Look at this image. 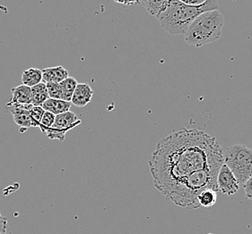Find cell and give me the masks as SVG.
I'll return each mask as SVG.
<instances>
[{
  "label": "cell",
  "mask_w": 252,
  "mask_h": 234,
  "mask_svg": "<svg viewBox=\"0 0 252 234\" xmlns=\"http://www.w3.org/2000/svg\"><path fill=\"white\" fill-rule=\"evenodd\" d=\"M93 96H94V90L88 84L78 83L71 99V104L79 108L86 107V105L91 102Z\"/></svg>",
  "instance_id": "obj_9"
},
{
  "label": "cell",
  "mask_w": 252,
  "mask_h": 234,
  "mask_svg": "<svg viewBox=\"0 0 252 234\" xmlns=\"http://www.w3.org/2000/svg\"><path fill=\"white\" fill-rule=\"evenodd\" d=\"M215 0H205L199 5H188L183 0H172L165 10L157 17L160 26L172 36H185L189 27L198 15L205 12L218 10Z\"/></svg>",
  "instance_id": "obj_3"
},
{
  "label": "cell",
  "mask_w": 252,
  "mask_h": 234,
  "mask_svg": "<svg viewBox=\"0 0 252 234\" xmlns=\"http://www.w3.org/2000/svg\"><path fill=\"white\" fill-rule=\"evenodd\" d=\"M217 182L218 191H221L223 195H232L237 193L240 189L237 179L224 163L221 166L217 174Z\"/></svg>",
  "instance_id": "obj_8"
},
{
  "label": "cell",
  "mask_w": 252,
  "mask_h": 234,
  "mask_svg": "<svg viewBox=\"0 0 252 234\" xmlns=\"http://www.w3.org/2000/svg\"><path fill=\"white\" fill-rule=\"evenodd\" d=\"M242 187L244 189L246 198L252 200V176L248 179L246 183L244 184Z\"/></svg>",
  "instance_id": "obj_21"
},
{
  "label": "cell",
  "mask_w": 252,
  "mask_h": 234,
  "mask_svg": "<svg viewBox=\"0 0 252 234\" xmlns=\"http://www.w3.org/2000/svg\"><path fill=\"white\" fill-rule=\"evenodd\" d=\"M12 98L10 104H20V105H30L32 104V89L31 87L21 85L14 87L11 90Z\"/></svg>",
  "instance_id": "obj_11"
},
{
  "label": "cell",
  "mask_w": 252,
  "mask_h": 234,
  "mask_svg": "<svg viewBox=\"0 0 252 234\" xmlns=\"http://www.w3.org/2000/svg\"><path fill=\"white\" fill-rule=\"evenodd\" d=\"M81 121L75 113H63L55 117L53 126L46 132V136L51 140H59L63 142L65 140L66 132L80 124Z\"/></svg>",
  "instance_id": "obj_6"
},
{
  "label": "cell",
  "mask_w": 252,
  "mask_h": 234,
  "mask_svg": "<svg viewBox=\"0 0 252 234\" xmlns=\"http://www.w3.org/2000/svg\"><path fill=\"white\" fill-rule=\"evenodd\" d=\"M55 122V116L52 115L51 113L46 112L44 113L42 119L40 121V132H43L45 134L47 131H49L54 124Z\"/></svg>",
  "instance_id": "obj_19"
},
{
  "label": "cell",
  "mask_w": 252,
  "mask_h": 234,
  "mask_svg": "<svg viewBox=\"0 0 252 234\" xmlns=\"http://www.w3.org/2000/svg\"><path fill=\"white\" fill-rule=\"evenodd\" d=\"M222 164L223 152L216 137L187 128L172 132L157 143L148 162L154 185L163 196L191 174L220 169Z\"/></svg>",
  "instance_id": "obj_1"
},
{
  "label": "cell",
  "mask_w": 252,
  "mask_h": 234,
  "mask_svg": "<svg viewBox=\"0 0 252 234\" xmlns=\"http://www.w3.org/2000/svg\"><path fill=\"white\" fill-rule=\"evenodd\" d=\"M223 163L231 169L240 186L252 176V150L243 144H235L223 152Z\"/></svg>",
  "instance_id": "obj_5"
},
{
  "label": "cell",
  "mask_w": 252,
  "mask_h": 234,
  "mask_svg": "<svg viewBox=\"0 0 252 234\" xmlns=\"http://www.w3.org/2000/svg\"><path fill=\"white\" fill-rule=\"evenodd\" d=\"M32 105H20V104H10L5 106V111L10 113L13 116L15 123L20 128L21 132H26L28 128L32 127L30 110Z\"/></svg>",
  "instance_id": "obj_7"
},
{
  "label": "cell",
  "mask_w": 252,
  "mask_h": 234,
  "mask_svg": "<svg viewBox=\"0 0 252 234\" xmlns=\"http://www.w3.org/2000/svg\"><path fill=\"white\" fill-rule=\"evenodd\" d=\"M32 89V105L33 107H42V105L50 98L45 83L41 82Z\"/></svg>",
  "instance_id": "obj_13"
},
{
  "label": "cell",
  "mask_w": 252,
  "mask_h": 234,
  "mask_svg": "<svg viewBox=\"0 0 252 234\" xmlns=\"http://www.w3.org/2000/svg\"><path fill=\"white\" fill-rule=\"evenodd\" d=\"M219 169H204L191 174L184 180L174 186L165 197L182 208L195 210L200 205L197 202V195L206 189H217V174Z\"/></svg>",
  "instance_id": "obj_2"
},
{
  "label": "cell",
  "mask_w": 252,
  "mask_h": 234,
  "mask_svg": "<svg viewBox=\"0 0 252 234\" xmlns=\"http://www.w3.org/2000/svg\"><path fill=\"white\" fill-rule=\"evenodd\" d=\"M46 87L50 98L62 100V88L60 83H47Z\"/></svg>",
  "instance_id": "obj_20"
},
{
  "label": "cell",
  "mask_w": 252,
  "mask_h": 234,
  "mask_svg": "<svg viewBox=\"0 0 252 234\" xmlns=\"http://www.w3.org/2000/svg\"><path fill=\"white\" fill-rule=\"evenodd\" d=\"M12 234V233H5V234Z\"/></svg>",
  "instance_id": "obj_23"
},
{
  "label": "cell",
  "mask_w": 252,
  "mask_h": 234,
  "mask_svg": "<svg viewBox=\"0 0 252 234\" xmlns=\"http://www.w3.org/2000/svg\"><path fill=\"white\" fill-rule=\"evenodd\" d=\"M22 82L26 87H35L42 82V72L35 68L28 69L22 74Z\"/></svg>",
  "instance_id": "obj_14"
},
{
  "label": "cell",
  "mask_w": 252,
  "mask_h": 234,
  "mask_svg": "<svg viewBox=\"0 0 252 234\" xmlns=\"http://www.w3.org/2000/svg\"><path fill=\"white\" fill-rule=\"evenodd\" d=\"M43 83H61L68 78V72L62 66L46 68L41 71Z\"/></svg>",
  "instance_id": "obj_10"
},
{
  "label": "cell",
  "mask_w": 252,
  "mask_h": 234,
  "mask_svg": "<svg viewBox=\"0 0 252 234\" xmlns=\"http://www.w3.org/2000/svg\"><path fill=\"white\" fill-rule=\"evenodd\" d=\"M217 192L213 189H206L197 195V202L203 207H211L217 203Z\"/></svg>",
  "instance_id": "obj_17"
},
{
  "label": "cell",
  "mask_w": 252,
  "mask_h": 234,
  "mask_svg": "<svg viewBox=\"0 0 252 234\" xmlns=\"http://www.w3.org/2000/svg\"><path fill=\"white\" fill-rule=\"evenodd\" d=\"M169 0H162V1H141L140 4L144 5L146 10L154 16L158 17L163 11L166 9L168 5H170Z\"/></svg>",
  "instance_id": "obj_15"
},
{
  "label": "cell",
  "mask_w": 252,
  "mask_h": 234,
  "mask_svg": "<svg viewBox=\"0 0 252 234\" xmlns=\"http://www.w3.org/2000/svg\"></svg>",
  "instance_id": "obj_24"
},
{
  "label": "cell",
  "mask_w": 252,
  "mask_h": 234,
  "mask_svg": "<svg viewBox=\"0 0 252 234\" xmlns=\"http://www.w3.org/2000/svg\"><path fill=\"white\" fill-rule=\"evenodd\" d=\"M44 109L41 107H32L30 110L31 120H32V127H39L40 121L44 115Z\"/></svg>",
  "instance_id": "obj_18"
},
{
  "label": "cell",
  "mask_w": 252,
  "mask_h": 234,
  "mask_svg": "<svg viewBox=\"0 0 252 234\" xmlns=\"http://www.w3.org/2000/svg\"><path fill=\"white\" fill-rule=\"evenodd\" d=\"M6 230H7V219L5 216L0 214V234H5Z\"/></svg>",
  "instance_id": "obj_22"
},
{
  "label": "cell",
  "mask_w": 252,
  "mask_h": 234,
  "mask_svg": "<svg viewBox=\"0 0 252 234\" xmlns=\"http://www.w3.org/2000/svg\"><path fill=\"white\" fill-rule=\"evenodd\" d=\"M41 107L44 109V111L46 112L51 113L56 117L58 115L70 111L71 103L66 102L63 100H59V99L49 98Z\"/></svg>",
  "instance_id": "obj_12"
},
{
  "label": "cell",
  "mask_w": 252,
  "mask_h": 234,
  "mask_svg": "<svg viewBox=\"0 0 252 234\" xmlns=\"http://www.w3.org/2000/svg\"><path fill=\"white\" fill-rule=\"evenodd\" d=\"M224 19L219 10L205 12L193 21L185 34L189 45L202 47L217 41L222 35Z\"/></svg>",
  "instance_id": "obj_4"
},
{
  "label": "cell",
  "mask_w": 252,
  "mask_h": 234,
  "mask_svg": "<svg viewBox=\"0 0 252 234\" xmlns=\"http://www.w3.org/2000/svg\"><path fill=\"white\" fill-rule=\"evenodd\" d=\"M61 88H62V100L66 102H70L74 91L77 86V81L75 78L68 77L65 80L61 82Z\"/></svg>",
  "instance_id": "obj_16"
}]
</instances>
